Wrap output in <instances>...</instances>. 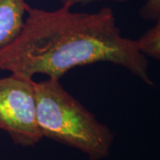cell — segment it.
<instances>
[{
	"instance_id": "obj_1",
	"label": "cell",
	"mask_w": 160,
	"mask_h": 160,
	"mask_svg": "<svg viewBox=\"0 0 160 160\" xmlns=\"http://www.w3.org/2000/svg\"><path fill=\"white\" fill-rule=\"evenodd\" d=\"M62 4L55 10L26 6L22 30L0 48V70L33 78L60 80L69 70L99 62L123 67L149 86V62L135 40L124 37L110 7L78 12Z\"/></svg>"
},
{
	"instance_id": "obj_2",
	"label": "cell",
	"mask_w": 160,
	"mask_h": 160,
	"mask_svg": "<svg viewBox=\"0 0 160 160\" xmlns=\"http://www.w3.org/2000/svg\"><path fill=\"white\" fill-rule=\"evenodd\" d=\"M36 116L43 138L74 148L89 160H102L110 154L115 134L64 89L60 80L34 81Z\"/></svg>"
},
{
	"instance_id": "obj_3",
	"label": "cell",
	"mask_w": 160,
	"mask_h": 160,
	"mask_svg": "<svg viewBox=\"0 0 160 160\" xmlns=\"http://www.w3.org/2000/svg\"><path fill=\"white\" fill-rule=\"evenodd\" d=\"M0 130L20 147H35L43 139L37 122L33 78L13 73L0 78Z\"/></svg>"
},
{
	"instance_id": "obj_4",
	"label": "cell",
	"mask_w": 160,
	"mask_h": 160,
	"mask_svg": "<svg viewBox=\"0 0 160 160\" xmlns=\"http://www.w3.org/2000/svg\"><path fill=\"white\" fill-rule=\"evenodd\" d=\"M25 0H0V48L17 37L26 16Z\"/></svg>"
},
{
	"instance_id": "obj_5",
	"label": "cell",
	"mask_w": 160,
	"mask_h": 160,
	"mask_svg": "<svg viewBox=\"0 0 160 160\" xmlns=\"http://www.w3.org/2000/svg\"><path fill=\"white\" fill-rule=\"evenodd\" d=\"M139 51L154 60H160V20L153 27L149 29L144 34L135 40Z\"/></svg>"
},
{
	"instance_id": "obj_6",
	"label": "cell",
	"mask_w": 160,
	"mask_h": 160,
	"mask_svg": "<svg viewBox=\"0 0 160 160\" xmlns=\"http://www.w3.org/2000/svg\"><path fill=\"white\" fill-rule=\"evenodd\" d=\"M140 15L145 20H160V0H147L140 9Z\"/></svg>"
},
{
	"instance_id": "obj_7",
	"label": "cell",
	"mask_w": 160,
	"mask_h": 160,
	"mask_svg": "<svg viewBox=\"0 0 160 160\" xmlns=\"http://www.w3.org/2000/svg\"><path fill=\"white\" fill-rule=\"evenodd\" d=\"M62 5V4H68L70 6H76V5H87L90 3L94 2H103V1H109V2H116V3H126L127 0H60Z\"/></svg>"
}]
</instances>
